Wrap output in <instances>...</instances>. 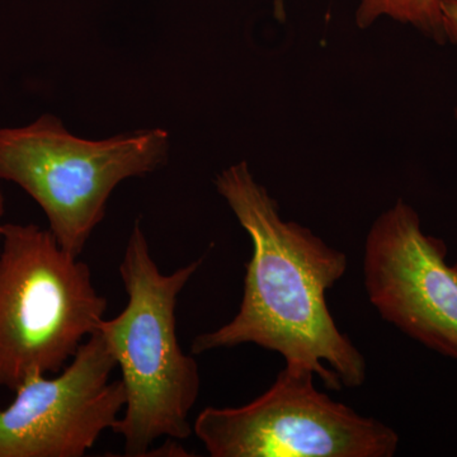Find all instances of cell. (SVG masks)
I'll list each match as a JSON object with an SVG mask.
<instances>
[{
	"instance_id": "obj_1",
	"label": "cell",
	"mask_w": 457,
	"mask_h": 457,
	"mask_svg": "<svg viewBox=\"0 0 457 457\" xmlns=\"http://www.w3.org/2000/svg\"><path fill=\"white\" fill-rule=\"evenodd\" d=\"M215 187L253 251L236 317L198 335L192 353L255 345L281 354L286 365L311 369L332 392L365 384L366 359L337 326L327 303L328 291L347 272V255L311 228L285 220L246 162L219 173Z\"/></svg>"
},
{
	"instance_id": "obj_2",
	"label": "cell",
	"mask_w": 457,
	"mask_h": 457,
	"mask_svg": "<svg viewBox=\"0 0 457 457\" xmlns=\"http://www.w3.org/2000/svg\"><path fill=\"white\" fill-rule=\"evenodd\" d=\"M203 262L164 275L135 222L119 269L128 303L97 329L121 369L128 396L112 428L125 442V456H146L161 437L183 441L194 433L189 414L200 395V370L179 345L176 309Z\"/></svg>"
},
{
	"instance_id": "obj_3",
	"label": "cell",
	"mask_w": 457,
	"mask_h": 457,
	"mask_svg": "<svg viewBox=\"0 0 457 457\" xmlns=\"http://www.w3.org/2000/svg\"><path fill=\"white\" fill-rule=\"evenodd\" d=\"M88 264L35 224H4L0 252V386L57 374L104 319Z\"/></svg>"
},
{
	"instance_id": "obj_4",
	"label": "cell",
	"mask_w": 457,
	"mask_h": 457,
	"mask_svg": "<svg viewBox=\"0 0 457 457\" xmlns=\"http://www.w3.org/2000/svg\"><path fill=\"white\" fill-rule=\"evenodd\" d=\"M168 153L170 135L162 129L86 140L46 113L22 128L0 129V179L29 194L60 246L80 257L113 189L158 170Z\"/></svg>"
},
{
	"instance_id": "obj_5",
	"label": "cell",
	"mask_w": 457,
	"mask_h": 457,
	"mask_svg": "<svg viewBox=\"0 0 457 457\" xmlns=\"http://www.w3.org/2000/svg\"><path fill=\"white\" fill-rule=\"evenodd\" d=\"M311 369L285 365L248 404L207 407L192 431L212 457H392L398 432L319 392Z\"/></svg>"
},
{
	"instance_id": "obj_6",
	"label": "cell",
	"mask_w": 457,
	"mask_h": 457,
	"mask_svg": "<svg viewBox=\"0 0 457 457\" xmlns=\"http://www.w3.org/2000/svg\"><path fill=\"white\" fill-rule=\"evenodd\" d=\"M404 200L378 215L363 251L370 303L387 323L457 362V262Z\"/></svg>"
},
{
	"instance_id": "obj_7",
	"label": "cell",
	"mask_w": 457,
	"mask_h": 457,
	"mask_svg": "<svg viewBox=\"0 0 457 457\" xmlns=\"http://www.w3.org/2000/svg\"><path fill=\"white\" fill-rule=\"evenodd\" d=\"M96 330L56 378L35 375L0 408V457H83L126 407L125 385Z\"/></svg>"
},
{
	"instance_id": "obj_8",
	"label": "cell",
	"mask_w": 457,
	"mask_h": 457,
	"mask_svg": "<svg viewBox=\"0 0 457 457\" xmlns=\"http://www.w3.org/2000/svg\"><path fill=\"white\" fill-rule=\"evenodd\" d=\"M445 0H360L356 25L368 29L381 18H390L444 42L442 4Z\"/></svg>"
},
{
	"instance_id": "obj_9",
	"label": "cell",
	"mask_w": 457,
	"mask_h": 457,
	"mask_svg": "<svg viewBox=\"0 0 457 457\" xmlns=\"http://www.w3.org/2000/svg\"><path fill=\"white\" fill-rule=\"evenodd\" d=\"M442 29L445 41L457 44V0H445L442 4Z\"/></svg>"
},
{
	"instance_id": "obj_10",
	"label": "cell",
	"mask_w": 457,
	"mask_h": 457,
	"mask_svg": "<svg viewBox=\"0 0 457 457\" xmlns=\"http://www.w3.org/2000/svg\"><path fill=\"white\" fill-rule=\"evenodd\" d=\"M273 8H275V17L279 22L286 20L285 0H273Z\"/></svg>"
},
{
	"instance_id": "obj_11",
	"label": "cell",
	"mask_w": 457,
	"mask_h": 457,
	"mask_svg": "<svg viewBox=\"0 0 457 457\" xmlns=\"http://www.w3.org/2000/svg\"><path fill=\"white\" fill-rule=\"evenodd\" d=\"M4 196H3L2 189H0V242H2L3 228L4 224H2V218L4 215Z\"/></svg>"
},
{
	"instance_id": "obj_12",
	"label": "cell",
	"mask_w": 457,
	"mask_h": 457,
	"mask_svg": "<svg viewBox=\"0 0 457 457\" xmlns=\"http://www.w3.org/2000/svg\"><path fill=\"white\" fill-rule=\"evenodd\" d=\"M456 119H457V107H456Z\"/></svg>"
}]
</instances>
